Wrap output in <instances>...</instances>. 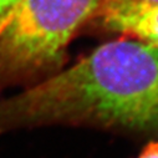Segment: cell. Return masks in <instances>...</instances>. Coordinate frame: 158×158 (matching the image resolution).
Wrapping results in <instances>:
<instances>
[{"label":"cell","mask_w":158,"mask_h":158,"mask_svg":"<svg viewBox=\"0 0 158 158\" xmlns=\"http://www.w3.org/2000/svg\"><path fill=\"white\" fill-rule=\"evenodd\" d=\"M102 0H20L0 31V90L55 72Z\"/></svg>","instance_id":"obj_2"},{"label":"cell","mask_w":158,"mask_h":158,"mask_svg":"<svg viewBox=\"0 0 158 158\" xmlns=\"http://www.w3.org/2000/svg\"><path fill=\"white\" fill-rule=\"evenodd\" d=\"M102 2H125V3L149 4V5H157L158 4V0H102Z\"/></svg>","instance_id":"obj_6"},{"label":"cell","mask_w":158,"mask_h":158,"mask_svg":"<svg viewBox=\"0 0 158 158\" xmlns=\"http://www.w3.org/2000/svg\"><path fill=\"white\" fill-rule=\"evenodd\" d=\"M137 158H158V139L147 143Z\"/></svg>","instance_id":"obj_5"},{"label":"cell","mask_w":158,"mask_h":158,"mask_svg":"<svg viewBox=\"0 0 158 158\" xmlns=\"http://www.w3.org/2000/svg\"><path fill=\"white\" fill-rule=\"evenodd\" d=\"M20 0H0V31L10 20Z\"/></svg>","instance_id":"obj_4"},{"label":"cell","mask_w":158,"mask_h":158,"mask_svg":"<svg viewBox=\"0 0 158 158\" xmlns=\"http://www.w3.org/2000/svg\"><path fill=\"white\" fill-rule=\"evenodd\" d=\"M95 19L106 30L158 48V4L102 2Z\"/></svg>","instance_id":"obj_3"},{"label":"cell","mask_w":158,"mask_h":158,"mask_svg":"<svg viewBox=\"0 0 158 158\" xmlns=\"http://www.w3.org/2000/svg\"><path fill=\"white\" fill-rule=\"evenodd\" d=\"M41 125L158 131V48L113 40L0 100V133Z\"/></svg>","instance_id":"obj_1"}]
</instances>
